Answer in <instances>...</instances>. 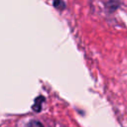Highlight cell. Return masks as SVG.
I'll return each mask as SVG.
<instances>
[{"label":"cell","mask_w":127,"mask_h":127,"mask_svg":"<svg viewBox=\"0 0 127 127\" xmlns=\"http://www.w3.org/2000/svg\"><path fill=\"white\" fill-rule=\"evenodd\" d=\"M119 6H120L119 0H108L105 3V8L108 12H114L119 8Z\"/></svg>","instance_id":"cell-1"},{"label":"cell","mask_w":127,"mask_h":127,"mask_svg":"<svg viewBox=\"0 0 127 127\" xmlns=\"http://www.w3.org/2000/svg\"><path fill=\"white\" fill-rule=\"evenodd\" d=\"M44 100H45V99H44L43 96H39V97L36 98L35 104L33 105V109H34L36 112H39V111L41 110V108H42V102H43Z\"/></svg>","instance_id":"cell-2"},{"label":"cell","mask_w":127,"mask_h":127,"mask_svg":"<svg viewBox=\"0 0 127 127\" xmlns=\"http://www.w3.org/2000/svg\"><path fill=\"white\" fill-rule=\"evenodd\" d=\"M53 3H54V6L59 9V10H64L65 8V5H64V2L63 0H53Z\"/></svg>","instance_id":"cell-3"},{"label":"cell","mask_w":127,"mask_h":127,"mask_svg":"<svg viewBox=\"0 0 127 127\" xmlns=\"http://www.w3.org/2000/svg\"><path fill=\"white\" fill-rule=\"evenodd\" d=\"M27 127H45V126L40 121H38V120H31L28 123Z\"/></svg>","instance_id":"cell-4"}]
</instances>
